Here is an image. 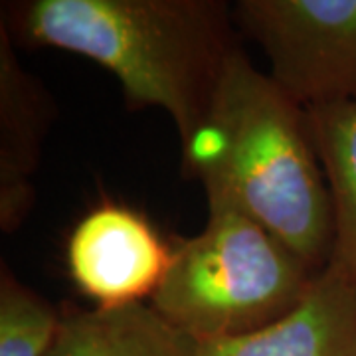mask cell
I'll use <instances>...</instances> for the list:
<instances>
[{
    "mask_svg": "<svg viewBox=\"0 0 356 356\" xmlns=\"http://www.w3.org/2000/svg\"><path fill=\"white\" fill-rule=\"evenodd\" d=\"M182 168L208 202H228L261 224L315 273L334 254V214L305 109L242 50L224 67Z\"/></svg>",
    "mask_w": 356,
    "mask_h": 356,
    "instance_id": "cell-1",
    "label": "cell"
},
{
    "mask_svg": "<svg viewBox=\"0 0 356 356\" xmlns=\"http://www.w3.org/2000/svg\"><path fill=\"white\" fill-rule=\"evenodd\" d=\"M2 16L13 38L111 72L131 109L159 107L182 147L204 123L229 58L236 14L222 0H30Z\"/></svg>",
    "mask_w": 356,
    "mask_h": 356,
    "instance_id": "cell-2",
    "label": "cell"
},
{
    "mask_svg": "<svg viewBox=\"0 0 356 356\" xmlns=\"http://www.w3.org/2000/svg\"><path fill=\"white\" fill-rule=\"evenodd\" d=\"M317 273L261 224L208 202L204 229L172 250L151 305L196 343L259 331L299 305Z\"/></svg>",
    "mask_w": 356,
    "mask_h": 356,
    "instance_id": "cell-3",
    "label": "cell"
},
{
    "mask_svg": "<svg viewBox=\"0 0 356 356\" xmlns=\"http://www.w3.org/2000/svg\"><path fill=\"white\" fill-rule=\"evenodd\" d=\"M234 14L303 109L356 102V0H240Z\"/></svg>",
    "mask_w": 356,
    "mask_h": 356,
    "instance_id": "cell-4",
    "label": "cell"
},
{
    "mask_svg": "<svg viewBox=\"0 0 356 356\" xmlns=\"http://www.w3.org/2000/svg\"><path fill=\"white\" fill-rule=\"evenodd\" d=\"M172 261L149 220L123 204L103 202L81 218L67 240L72 281L97 307L153 297Z\"/></svg>",
    "mask_w": 356,
    "mask_h": 356,
    "instance_id": "cell-5",
    "label": "cell"
},
{
    "mask_svg": "<svg viewBox=\"0 0 356 356\" xmlns=\"http://www.w3.org/2000/svg\"><path fill=\"white\" fill-rule=\"evenodd\" d=\"M198 356H356V280L331 259L285 317L242 337L198 343Z\"/></svg>",
    "mask_w": 356,
    "mask_h": 356,
    "instance_id": "cell-6",
    "label": "cell"
},
{
    "mask_svg": "<svg viewBox=\"0 0 356 356\" xmlns=\"http://www.w3.org/2000/svg\"><path fill=\"white\" fill-rule=\"evenodd\" d=\"M56 119L48 89L20 65L14 38L0 20V228L14 232L34 204L32 175Z\"/></svg>",
    "mask_w": 356,
    "mask_h": 356,
    "instance_id": "cell-7",
    "label": "cell"
},
{
    "mask_svg": "<svg viewBox=\"0 0 356 356\" xmlns=\"http://www.w3.org/2000/svg\"><path fill=\"white\" fill-rule=\"evenodd\" d=\"M46 356H198V343L143 301L65 313Z\"/></svg>",
    "mask_w": 356,
    "mask_h": 356,
    "instance_id": "cell-8",
    "label": "cell"
},
{
    "mask_svg": "<svg viewBox=\"0 0 356 356\" xmlns=\"http://www.w3.org/2000/svg\"><path fill=\"white\" fill-rule=\"evenodd\" d=\"M334 214L332 259L356 280V102L305 109Z\"/></svg>",
    "mask_w": 356,
    "mask_h": 356,
    "instance_id": "cell-9",
    "label": "cell"
},
{
    "mask_svg": "<svg viewBox=\"0 0 356 356\" xmlns=\"http://www.w3.org/2000/svg\"><path fill=\"white\" fill-rule=\"evenodd\" d=\"M62 317L2 264L0 273V356H46Z\"/></svg>",
    "mask_w": 356,
    "mask_h": 356,
    "instance_id": "cell-10",
    "label": "cell"
}]
</instances>
